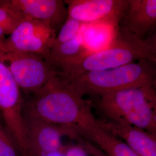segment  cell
I'll return each mask as SVG.
<instances>
[{
  "instance_id": "1",
  "label": "cell",
  "mask_w": 156,
  "mask_h": 156,
  "mask_svg": "<svg viewBox=\"0 0 156 156\" xmlns=\"http://www.w3.org/2000/svg\"><path fill=\"white\" fill-rule=\"evenodd\" d=\"M92 108L91 101L79 94L61 73L24 101L23 113L70 128L88 139L92 131L100 127Z\"/></svg>"
},
{
  "instance_id": "2",
  "label": "cell",
  "mask_w": 156,
  "mask_h": 156,
  "mask_svg": "<svg viewBox=\"0 0 156 156\" xmlns=\"http://www.w3.org/2000/svg\"><path fill=\"white\" fill-rule=\"evenodd\" d=\"M111 45L105 49L84 54L60 70L66 78L83 73L120 67L142 60L156 62V37L153 35L140 39L126 28H119Z\"/></svg>"
},
{
  "instance_id": "3",
  "label": "cell",
  "mask_w": 156,
  "mask_h": 156,
  "mask_svg": "<svg viewBox=\"0 0 156 156\" xmlns=\"http://www.w3.org/2000/svg\"><path fill=\"white\" fill-rule=\"evenodd\" d=\"M156 85L123 90L93 98L104 120L127 123L156 135Z\"/></svg>"
},
{
  "instance_id": "4",
  "label": "cell",
  "mask_w": 156,
  "mask_h": 156,
  "mask_svg": "<svg viewBox=\"0 0 156 156\" xmlns=\"http://www.w3.org/2000/svg\"><path fill=\"white\" fill-rule=\"evenodd\" d=\"M65 78L79 94L94 98L123 90L156 85V62L142 60L115 68Z\"/></svg>"
},
{
  "instance_id": "5",
  "label": "cell",
  "mask_w": 156,
  "mask_h": 156,
  "mask_svg": "<svg viewBox=\"0 0 156 156\" xmlns=\"http://www.w3.org/2000/svg\"><path fill=\"white\" fill-rule=\"evenodd\" d=\"M0 58L8 67L21 91L28 95L38 92L62 73L43 56L34 53L0 51Z\"/></svg>"
},
{
  "instance_id": "6",
  "label": "cell",
  "mask_w": 156,
  "mask_h": 156,
  "mask_svg": "<svg viewBox=\"0 0 156 156\" xmlns=\"http://www.w3.org/2000/svg\"><path fill=\"white\" fill-rule=\"evenodd\" d=\"M8 67L0 58V112L23 156H30L23 117L24 100Z\"/></svg>"
},
{
  "instance_id": "7",
  "label": "cell",
  "mask_w": 156,
  "mask_h": 156,
  "mask_svg": "<svg viewBox=\"0 0 156 156\" xmlns=\"http://www.w3.org/2000/svg\"><path fill=\"white\" fill-rule=\"evenodd\" d=\"M57 34L49 24L24 17L6 37L2 53L20 51L45 57L48 55Z\"/></svg>"
},
{
  "instance_id": "8",
  "label": "cell",
  "mask_w": 156,
  "mask_h": 156,
  "mask_svg": "<svg viewBox=\"0 0 156 156\" xmlns=\"http://www.w3.org/2000/svg\"><path fill=\"white\" fill-rule=\"evenodd\" d=\"M23 117L30 156H44L59 151L71 140L81 136L70 128L24 113Z\"/></svg>"
},
{
  "instance_id": "9",
  "label": "cell",
  "mask_w": 156,
  "mask_h": 156,
  "mask_svg": "<svg viewBox=\"0 0 156 156\" xmlns=\"http://www.w3.org/2000/svg\"><path fill=\"white\" fill-rule=\"evenodd\" d=\"M68 17L84 24L120 22L128 6V0H66Z\"/></svg>"
},
{
  "instance_id": "10",
  "label": "cell",
  "mask_w": 156,
  "mask_h": 156,
  "mask_svg": "<svg viewBox=\"0 0 156 156\" xmlns=\"http://www.w3.org/2000/svg\"><path fill=\"white\" fill-rule=\"evenodd\" d=\"M5 6L28 17L49 24L58 31L68 17L67 6L61 0H1Z\"/></svg>"
},
{
  "instance_id": "11",
  "label": "cell",
  "mask_w": 156,
  "mask_h": 156,
  "mask_svg": "<svg viewBox=\"0 0 156 156\" xmlns=\"http://www.w3.org/2000/svg\"><path fill=\"white\" fill-rule=\"evenodd\" d=\"M99 124L140 156H156V135L120 122L104 119L99 120Z\"/></svg>"
},
{
  "instance_id": "12",
  "label": "cell",
  "mask_w": 156,
  "mask_h": 156,
  "mask_svg": "<svg viewBox=\"0 0 156 156\" xmlns=\"http://www.w3.org/2000/svg\"><path fill=\"white\" fill-rule=\"evenodd\" d=\"M121 22L130 33L140 39L147 38L156 26V0H128Z\"/></svg>"
},
{
  "instance_id": "13",
  "label": "cell",
  "mask_w": 156,
  "mask_h": 156,
  "mask_svg": "<svg viewBox=\"0 0 156 156\" xmlns=\"http://www.w3.org/2000/svg\"><path fill=\"white\" fill-rule=\"evenodd\" d=\"M83 30L73 39L60 45H53L45 59L60 71L63 67L83 56L87 51Z\"/></svg>"
},
{
  "instance_id": "14",
  "label": "cell",
  "mask_w": 156,
  "mask_h": 156,
  "mask_svg": "<svg viewBox=\"0 0 156 156\" xmlns=\"http://www.w3.org/2000/svg\"><path fill=\"white\" fill-rule=\"evenodd\" d=\"M88 140L99 147L106 156H140L122 140L100 126L92 131Z\"/></svg>"
},
{
  "instance_id": "15",
  "label": "cell",
  "mask_w": 156,
  "mask_h": 156,
  "mask_svg": "<svg viewBox=\"0 0 156 156\" xmlns=\"http://www.w3.org/2000/svg\"><path fill=\"white\" fill-rule=\"evenodd\" d=\"M44 156H106L99 147L83 136L71 140L59 151Z\"/></svg>"
},
{
  "instance_id": "16",
  "label": "cell",
  "mask_w": 156,
  "mask_h": 156,
  "mask_svg": "<svg viewBox=\"0 0 156 156\" xmlns=\"http://www.w3.org/2000/svg\"><path fill=\"white\" fill-rule=\"evenodd\" d=\"M84 25L86 24L67 17L57 34L53 45H60L73 39L82 32Z\"/></svg>"
},
{
  "instance_id": "17",
  "label": "cell",
  "mask_w": 156,
  "mask_h": 156,
  "mask_svg": "<svg viewBox=\"0 0 156 156\" xmlns=\"http://www.w3.org/2000/svg\"><path fill=\"white\" fill-rule=\"evenodd\" d=\"M0 156H23L16 142L0 122Z\"/></svg>"
},
{
  "instance_id": "18",
  "label": "cell",
  "mask_w": 156,
  "mask_h": 156,
  "mask_svg": "<svg viewBox=\"0 0 156 156\" xmlns=\"http://www.w3.org/2000/svg\"><path fill=\"white\" fill-rule=\"evenodd\" d=\"M6 36L4 33V31H3V29L1 27L0 25V51L3 52L4 48V45L5 42Z\"/></svg>"
}]
</instances>
